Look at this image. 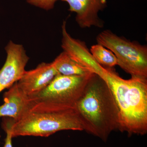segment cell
<instances>
[{"mask_svg": "<svg viewBox=\"0 0 147 147\" xmlns=\"http://www.w3.org/2000/svg\"><path fill=\"white\" fill-rule=\"evenodd\" d=\"M59 74L53 63L42 62L34 69L26 70L17 84L26 95L31 98L45 89Z\"/></svg>", "mask_w": 147, "mask_h": 147, "instance_id": "52a82bcc", "label": "cell"}, {"mask_svg": "<svg viewBox=\"0 0 147 147\" xmlns=\"http://www.w3.org/2000/svg\"><path fill=\"white\" fill-rule=\"evenodd\" d=\"M75 109L84 130L106 142L118 129L119 114L115 97L105 81L93 73Z\"/></svg>", "mask_w": 147, "mask_h": 147, "instance_id": "7a4b0ae2", "label": "cell"}, {"mask_svg": "<svg viewBox=\"0 0 147 147\" xmlns=\"http://www.w3.org/2000/svg\"><path fill=\"white\" fill-rule=\"evenodd\" d=\"M74 60L105 81L115 97L119 110V130L129 135L147 132V79L121 77L113 67L103 66L94 59L86 45L74 52Z\"/></svg>", "mask_w": 147, "mask_h": 147, "instance_id": "6da1fadb", "label": "cell"}, {"mask_svg": "<svg viewBox=\"0 0 147 147\" xmlns=\"http://www.w3.org/2000/svg\"><path fill=\"white\" fill-rule=\"evenodd\" d=\"M69 6V10L76 13L75 20L82 28L104 27L98 12L107 7V0H61Z\"/></svg>", "mask_w": 147, "mask_h": 147, "instance_id": "ba28073f", "label": "cell"}, {"mask_svg": "<svg viewBox=\"0 0 147 147\" xmlns=\"http://www.w3.org/2000/svg\"><path fill=\"white\" fill-rule=\"evenodd\" d=\"M92 74L76 76L58 74L45 89L30 98L36 102H48L61 108H75Z\"/></svg>", "mask_w": 147, "mask_h": 147, "instance_id": "5b68a950", "label": "cell"}, {"mask_svg": "<svg viewBox=\"0 0 147 147\" xmlns=\"http://www.w3.org/2000/svg\"><path fill=\"white\" fill-rule=\"evenodd\" d=\"M14 122L13 119L10 118L3 117L2 127L6 134L3 147H13L12 144L13 138L11 133V128Z\"/></svg>", "mask_w": 147, "mask_h": 147, "instance_id": "7c38bea8", "label": "cell"}, {"mask_svg": "<svg viewBox=\"0 0 147 147\" xmlns=\"http://www.w3.org/2000/svg\"><path fill=\"white\" fill-rule=\"evenodd\" d=\"M4 103L0 105V117H8L15 122L27 113L34 101L19 88L17 82L4 93Z\"/></svg>", "mask_w": 147, "mask_h": 147, "instance_id": "9c48e42d", "label": "cell"}, {"mask_svg": "<svg viewBox=\"0 0 147 147\" xmlns=\"http://www.w3.org/2000/svg\"><path fill=\"white\" fill-rule=\"evenodd\" d=\"M5 49L6 58L0 69V93L19 81L30 59L24 46L12 40L8 42Z\"/></svg>", "mask_w": 147, "mask_h": 147, "instance_id": "8992f818", "label": "cell"}, {"mask_svg": "<svg viewBox=\"0 0 147 147\" xmlns=\"http://www.w3.org/2000/svg\"><path fill=\"white\" fill-rule=\"evenodd\" d=\"M98 44L111 50L117 65L131 76L147 79V46L115 34L109 30L98 35Z\"/></svg>", "mask_w": 147, "mask_h": 147, "instance_id": "277c9868", "label": "cell"}, {"mask_svg": "<svg viewBox=\"0 0 147 147\" xmlns=\"http://www.w3.org/2000/svg\"><path fill=\"white\" fill-rule=\"evenodd\" d=\"M31 5L46 11L53 9L58 0H26Z\"/></svg>", "mask_w": 147, "mask_h": 147, "instance_id": "4fadbf2b", "label": "cell"}, {"mask_svg": "<svg viewBox=\"0 0 147 147\" xmlns=\"http://www.w3.org/2000/svg\"><path fill=\"white\" fill-rule=\"evenodd\" d=\"M89 50L93 57L100 65L108 67L117 65V60L114 53L102 45L98 43L92 45Z\"/></svg>", "mask_w": 147, "mask_h": 147, "instance_id": "8fae6325", "label": "cell"}, {"mask_svg": "<svg viewBox=\"0 0 147 147\" xmlns=\"http://www.w3.org/2000/svg\"><path fill=\"white\" fill-rule=\"evenodd\" d=\"M68 130H84L75 108H63L48 102L34 101L25 115L13 122L11 133L13 138L47 137L58 131Z\"/></svg>", "mask_w": 147, "mask_h": 147, "instance_id": "3957f363", "label": "cell"}, {"mask_svg": "<svg viewBox=\"0 0 147 147\" xmlns=\"http://www.w3.org/2000/svg\"><path fill=\"white\" fill-rule=\"evenodd\" d=\"M1 135H0V139H1Z\"/></svg>", "mask_w": 147, "mask_h": 147, "instance_id": "5bb4252c", "label": "cell"}, {"mask_svg": "<svg viewBox=\"0 0 147 147\" xmlns=\"http://www.w3.org/2000/svg\"><path fill=\"white\" fill-rule=\"evenodd\" d=\"M59 74L66 76L88 75L92 73L63 51L52 62Z\"/></svg>", "mask_w": 147, "mask_h": 147, "instance_id": "30bf717a", "label": "cell"}]
</instances>
